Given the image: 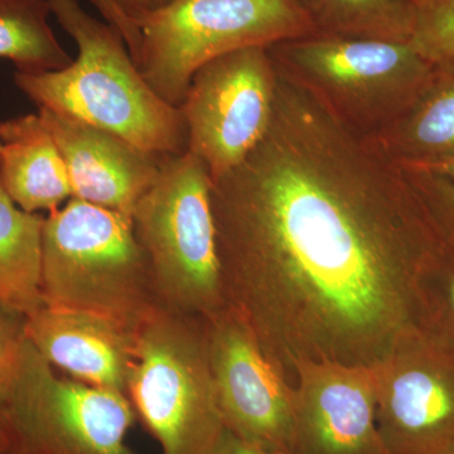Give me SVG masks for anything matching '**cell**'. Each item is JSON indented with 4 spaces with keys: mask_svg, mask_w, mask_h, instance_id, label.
<instances>
[{
    "mask_svg": "<svg viewBox=\"0 0 454 454\" xmlns=\"http://www.w3.org/2000/svg\"><path fill=\"white\" fill-rule=\"evenodd\" d=\"M277 70L267 133L211 206L227 306L293 382L301 361L378 365L419 327L442 236L403 169Z\"/></svg>",
    "mask_w": 454,
    "mask_h": 454,
    "instance_id": "cell-1",
    "label": "cell"
},
{
    "mask_svg": "<svg viewBox=\"0 0 454 454\" xmlns=\"http://www.w3.org/2000/svg\"><path fill=\"white\" fill-rule=\"evenodd\" d=\"M51 14L76 42L64 70L14 74L18 89L46 109L109 131L145 151H188L181 107L166 103L145 82L118 29L90 16L79 0H49Z\"/></svg>",
    "mask_w": 454,
    "mask_h": 454,
    "instance_id": "cell-2",
    "label": "cell"
},
{
    "mask_svg": "<svg viewBox=\"0 0 454 454\" xmlns=\"http://www.w3.org/2000/svg\"><path fill=\"white\" fill-rule=\"evenodd\" d=\"M131 223L158 306L203 319L227 307L211 178L197 155H164L160 176L137 203Z\"/></svg>",
    "mask_w": 454,
    "mask_h": 454,
    "instance_id": "cell-3",
    "label": "cell"
},
{
    "mask_svg": "<svg viewBox=\"0 0 454 454\" xmlns=\"http://www.w3.org/2000/svg\"><path fill=\"white\" fill-rule=\"evenodd\" d=\"M42 297L138 327L158 303L131 219L77 199L44 217Z\"/></svg>",
    "mask_w": 454,
    "mask_h": 454,
    "instance_id": "cell-4",
    "label": "cell"
},
{
    "mask_svg": "<svg viewBox=\"0 0 454 454\" xmlns=\"http://www.w3.org/2000/svg\"><path fill=\"white\" fill-rule=\"evenodd\" d=\"M127 396L162 454H210L223 432L207 321L157 306L136 330Z\"/></svg>",
    "mask_w": 454,
    "mask_h": 454,
    "instance_id": "cell-5",
    "label": "cell"
},
{
    "mask_svg": "<svg viewBox=\"0 0 454 454\" xmlns=\"http://www.w3.org/2000/svg\"><path fill=\"white\" fill-rule=\"evenodd\" d=\"M269 51L284 73L369 138L395 121L438 73L409 42L310 35Z\"/></svg>",
    "mask_w": 454,
    "mask_h": 454,
    "instance_id": "cell-6",
    "label": "cell"
},
{
    "mask_svg": "<svg viewBox=\"0 0 454 454\" xmlns=\"http://www.w3.org/2000/svg\"><path fill=\"white\" fill-rule=\"evenodd\" d=\"M136 22L142 35L137 66L149 86L177 107L193 74L212 59L316 35L294 0H172Z\"/></svg>",
    "mask_w": 454,
    "mask_h": 454,
    "instance_id": "cell-7",
    "label": "cell"
},
{
    "mask_svg": "<svg viewBox=\"0 0 454 454\" xmlns=\"http://www.w3.org/2000/svg\"><path fill=\"white\" fill-rule=\"evenodd\" d=\"M136 418L124 394L59 378L26 337L0 419V448L4 454H136L127 443Z\"/></svg>",
    "mask_w": 454,
    "mask_h": 454,
    "instance_id": "cell-8",
    "label": "cell"
},
{
    "mask_svg": "<svg viewBox=\"0 0 454 454\" xmlns=\"http://www.w3.org/2000/svg\"><path fill=\"white\" fill-rule=\"evenodd\" d=\"M278 70L269 47L217 57L193 74L181 107L188 151L211 182L239 166L264 138L276 100Z\"/></svg>",
    "mask_w": 454,
    "mask_h": 454,
    "instance_id": "cell-9",
    "label": "cell"
},
{
    "mask_svg": "<svg viewBox=\"0 0 454 454\" xmlns=\"http://www.w3.org/2000/svg\"><path fill=\"white\" fill-rule=\"evenodd\" d=\"M378 428L387 454H442L454 446V349L417 327L372 366Z\"/></svg>",
    "mask_w": 454,
    "mask_h": 454,
    "instance_id": "cell-10",
    "label": "cell"
},
{
    "mask_svg": "<svg viewBox=\"0 0 454 454\" xmlns=\"http://www.w3.org/2000/svg\"><path fill=\"white\" fill-rule=\"evenodd\" d=\"M207 321L208 352L223 427L268 454H289L294 387L229 306Z\"/></svg>",
    "mask_w": 454,
    "mask_h": 454,
    "instance_id": "cell-11",
    "label": "cell"
},
{
    "mask_svg": "<svg viewBox=\"0 0 454 454\" xmlns=\"http://www.w3.org/2000/svg\"><path fill=\"white\" fill-rule=\"evenodd\" d=\"M289 454H387L378 428L372 367L301 361L293 376Z\"/></svg>",
    "mask_w": 454,
    "mask_h": 454,
    "instance_id": "cell-12",
    "label": "cell"
},
{
    "mask_svg": "<svg viewBox=\"0 0 454 454\" xmlns=\"http://www.w3.org/2000/svg\"><path fill=\"white\" fill-rule=\"evenodd\" d=\"M38 114L64 158L73 199L131 219L137 203L157 181L164 155L50 110Z\"/></svg>",
    "mask_w": 454,
    "mask_h": 454,
    "instance_id": "cell-13",
    "label": "cell"
},
{
    "mask_svg": "<svg viewBox=\"0 0 454 454\" xmlns=\"http://www.w3.org/2000/svg\"><path fill=\"white\" fill-rule=\"evenodd\" d=\"M136 330L110 317L46 303L25 317L27 340L47 363L124 395L136 363Z\"/></svg>",
    "mask_w": 454,
    "mask_h": 454,
    "instance_id": "cell-14",
    "label": "cell"
},
{
    "mask_svg": "<svg viewBox=\"0 0 454 454\" xmlns=\"http://www.w3.org/2000/svg\"><path fill=\"white\" fill-rule=\"evenodd\" d=\"M0 184L29 214H52L73 199L64 158L40 114L0 121Z\"/></svg>",
    "mask_w": 454,
    "mask_h": 454,
    "instance_id": "cell-15",
    "label": "cell"
},
{
    "mask_svg": "<svg viewBox=\"0 0 454 454\" xmlns=\"http://www.w3.org/2000/svg\"><path fill=\"white\" fill-rule=\"evenodd\" d=\"M372 139L396 164L454 158V76L438 70L419 98Z\"/></svg>",
    "mask_w": 454,
    "mask_h": 454,
    "instance_id": "cell-16",
    "label": "cell"
},
{
    "mask_svg": "<svg viewBox=\"0 0 454 454\" xmlns=\"http://www.w3.org/2000/svg\"><path fill=\"white\" fill-rule=\"evenodd\" d=\"M44 217L18 207L0 184V304L22 316L43 306Z\"/></svg>",
    "mask_w": 454,
    "mask_h": 454,
    "instance_id": "cell-17",
    "label": "cell"
},
{
    "mask_svg": "<svg viewBox=\"0 0 454 454\" xmlns=\"http://www.w3.org/2000/svg\"><path fill=\"white\" fill-rule=\"evenodd\" d=\"M316 35L409 42L417 20L414 0H294Z\"/></svg>",
    "mask_w": 454,
    "mask_h": 454,
    "instance_id": "cell-18",
    "label": "cell"
},
{
    "mask_svg": "<svg viewBox=\"0 0 454 454\" xmlns=\"http://www.w3.org/2000/svg\"><path fill=\"white\" fill-rule=\"evenodd\" d=\"M49 0H0V59L18 73L64 70L74 61L49 25Z\"/></svg>",
    "mask_w": 454,
    "mask_h": 454,
    "instance_id": "cell-19",
    "label": "cell"
},
{
    "mask_svg": "<svg viewBox=\"0 0 454 454\" xmlns=\"http://www.w3.org/2000/svg\"><path fill=\"white\" fill-rule=\"evenodd\" d=\"M420 327L454 349V241L442 238L418 284Z\"/></svg>",
    "mask_w": 454,
    "mask_h": 454,
    "instance_id": "cell-20",
    "label": "cell"
},
{
    "mask_svg": "<svg viewBox=\"0 0 454 454\" xmlns=\"http://www.w3.org/2000/svg\"><path fill=\"white\" fill-rule=\"evenodd\" d=\"M417 9L409 43L437 68L454 65V0H432Z\"/></svg>",
    "mask_w": 454,
    "mask_h": 454,
    "instance_id": "cell-21",
    "label": "cell"
},
{
    "mask_svg": "<svg viewBox=\"0 0 454 454\" xmlns=\"http://www.w3.org/2000/svg\"><path fill=\"white\" fill-rule=\"evenodd\" d=\"M400 168L422 201L439 235L454 241V182L423 170Z\"/></svg>",
    "mask_w": 454,
    "mask_h": 454,
    "instance_id": "cell-22",
    "label": "cell"
},
{
    "mask_svg": "<svg viewBox=\"0 0 454 454\" xmlns=\"http://www.w3.org/2000/svg\"><path fill=\"white\" fill-rule=\"evenodd\" d=\"M25 342V316L0 304V419L16 382Z\"/></svg>",
    "mask_w": 454,
    "mask_h": 454,
    "instance_id": "cell-23",
    "label": "cell"
},
{
    "mask_svg": "<svg viewBox=\"0 0 454 454\" xmlns=\"http://www.w3.org/2000/svg\"><path fill=\"white\" fill-rule=\"evenodd\" d=\"M90 2L100 12L106 22L118 29V32L124 38L128 49H129L134 62L137 64L140 43H142V35H140L139 27L136 20L122 9L118 0H90Z\"/></svg>",
    "mask_w": 454,
    "mask_h": 454,
    "instance_id": "cell-24",
    "label": "cell"
},
{
    "mask_svg": "<svg viewBox=\"0 0 454 454\" xmlns=\"http://www.w3.org/2000/svg\"><path fill=\"white\" fill-rule=\"evenodd\" d=\"M210 454H268L223 429Z\"/></svg>",
    "mask_w": 454,
    "mask_h": 454,
    "instance_id": "cell-25",
    "label": "cell"
},
{
    "mask_svg": "<svg viewBox=\"0 0 454 454\" xmlns=\"http://www.w3.org/2000/svg\"><path fill=\"white\" fill-rule=\"evenodd\" d=\"M119 4L134 20L169 4L172 0H118ZM137 23V22H136Z\"/></svg>",
    "mask_w": 454,
    "mask_h": 454,
    "instance_id": "cell-26",
    "label": "cell"
},
{
    "mask_svg": "<svg viewBox=\"0 0 454 454\" xmlns=\"http://www.w3.org/2000/svg\"><path fill=\"white\" fill-rule=\"evenodd\" d=\"M404 168L423 170V172L433 173L454 182V158L450 160H437V162L423 164H397Z\"/></svg>",
    "mask_w": 454,
    "mask_h": 454,
    "instance_id": "cell-27",
    "label": "cell"
},
{
    "mask_svg": "<svg viewBox=\"0 0 454 454\" xmlns=\"http://www.w3.org/2000/svg\"><path fill=\"white\" fill-rule=\"evenodd\" d=\"M437 70L442 71V73L450 74V76H454V65L447 66V67L437 68Z\"/></svg>",
    "mask_w": 454,
    "mask_h": 454,
    "instance_id": "cell-28",
    "label": "cell"
},
{
    "mask_svg": "<svg viewBox=\"0 0 454 454\" xmlns=\"http://www.w3.org/2000/svg\"><path fill=\"white\" fill-rule=\"evenodd\" d=\"M432 2V0H414L415 5L417 8L422 7V5L428 4V3Z\"/></svg>",
    "mask_w": 454,
    "mask_h": 454,
    "instance_id": "cell-29",
    "label": "cell"
},
{
    "mask_svg": "<svg viewBox=\"0 0 454 454\" xmlns=\"http://www.w3.org/2000/svg\"><path fill=\"white\" fill-rule=\"evenodd\" d=\"M442 454H454V446L450 447V450H446V452Z\"/></svg>",
    "mask_w": 454,
    "mask_h": 454,
    "instance_id": "cell-30",
    "label": "cell"
},
{
    "mask_svg": "<svg viewBox=\"0 0 454 454\" xmlns=\"http://www.w3.org/2000/svg\"><path fill=\"white\" fill-rule=\"evenodd\" d=\"M0 454H4V452H3L2 448H0Z\"/></svg>",
    "mask_w": 454,
    "mask_h": 454,
    "instance_id": "cell-31",
    "label": "cell"
}]
</instances>
